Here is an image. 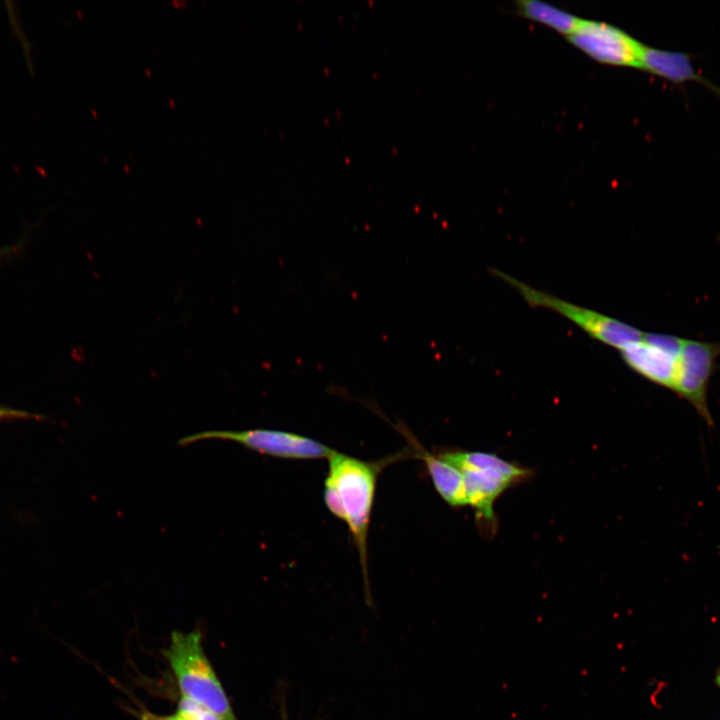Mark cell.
Instances as JSON below:
<instances>
[{
  "label": "cell",
  "instance_id": "6da1fadb",
  "mask_svg": "<svg viewBox=\"0 0 720 720\" xmlns=\"http://www.w3.org/2000/svg\"><path fill=\"white\" fill-rule=\"evenodd\" d=\"M383 463L368 462L338 451L328 458L324 501L328 510L344 521L358 549L367 583V540L377 476Z\"/></svg>",
  "mask_w": 720,
  "mask_h": 720
},
{
  "label": "cell",
  "instance_id": "7a4b0ae2",
  "mask_svg": "<svg viewBox=\"0 0 720 720\" xmlns=\"http://www.w3.org/2000/svg\"><path fill=\"white\" fill-rule=\"evenodd\" d=\"M438 454L462 472L468 505L480 525L492 532L497 525L494 504L498 497L532 475L529 468L490 452L443 449Z\"/></svg>",
  "mask_w": 720,
  "mask_h": 720
},
{
  "label": "cell",
  "instance_id": "3957f363",
  "mask_svg": "<svg viewBox=\"0 0 720 720\" xmlns=\"http://www.w3.org/2000/svg\"><path fill=\"white\" fill-rule=\"evenodd\" d=\"M182 696L203 706L220 720H237L227 695L205 655L198 631H174L164 651Z\"/></svg>",
  "mask_w": 720,
  "mask_h": 720
},
{
  "label": "cell",
  "instance_id": "277c9868",
  "mask_svg": "<svg viewBox=\"0 0 720 720\" xmlns=\"http://www.w3.org/2000/svg\"><path fill=\"white\" fill-rule=\"evenodd\" d=\"M495 274L513 287L529 305L562 315L592 338L618 351L641 340L644 335L636 327L534 289L504 272L495 271Z\"/></svg>",
  "mask_w": 720,
  "mask_h": 720
},
{
  "label": "cell",
  "instance_id": "5b68a950",
  "mask_svg": "<svg viewBox=\"0 0 720 720\" xmlns=\"http://www.w3.org/2000/svg\"><path fill=\"white\" fill-rule=\"evenodd\" d=\"M216 439L236 442L260 454L283 459H328L334 451L329 446L300 434L259 428L241 431H202L179 439L178 445L185 446L198 441Z\"/></svg>",
  "mask_w": 720,
  "mask_h": 720
},
{
  "label": "cell",
  "instance_id": "8992f818",
  "mask_svg": "<svg viewBox=\"0 0 720 720\" xmlns=\"http://www.w3.org/2000/svg\"><path fill=\"white\" fill-rule=\"evenodd\" d=\"M720 342L685 339L677 358L674 392L697 410L708 425L713 424L707 403L710 380L718 369Z\"/></svg>",
  "mask_w": 720,
  "mask_h": 720
},
{
  "label": "cell",
  "instance_id": "52a82bcc",
  "mask_svg": "<svg viewBox=\"0 0 720 720\" xmlns=\"http://www.w3.org/2000/svg\"><path fill=\"white\" fill-rule=\"evenodd\" d=\"M567 39L593 60L639 68L644 46L625 31L604 22L580 20Z\"/></svg>",
  "mask_w": 720,
  "mask_h": 720
},
{
  "label": "cell",
  "instance_id": "ba28073f",
  "mask_svg": "<svg viewBox=\"0 0 720 720\" xmlns=\"http://www.w3.org/2000/svg\"><path fill=\"white\" fill-rule=\"evenodd\" d=\"M683 341L684 338L674 335L644 333L641 340L619 352L626 365L637 374L674 392L677 358Z\"/></svg>",
  "mask_w": 720,
  "mask_h": 720
},
{
  "label": "cell",
  "instance_id": "9c48e42d",
  "mask_svg": "<svg viewBox=\"0 0 720 720\" xmlns=\"http://www.w3.org/2000/svg\"><path fill=\"white\" fill-rule=\"evenodd\" d=\"M397 429L410 443L417 457L424 462L440 497L454 508L468 505L462 472L438 453L426 450L403 424H398Z\"/></svg>",
  "mask_w": 720,
  "mask_h": 720
},
{
  "label": "cell",
  "instance_id": "30bf717a",
  "mask_svg": "<svg viewBox=\"0 0 720 720\" xmlns=\"http://www.w3.org/2000/svg\"><path fill=\"white\" fill-rule=\"evenodd\" d=\"M639 68L672 83L697 81L720 95V89L696 72L690 56L685 53L644 46Z\"/></svg>",
  "mask_w": 720,
  "mask_h": 720
},
{
  "label": "cell",
  "instance_id": "8fae6325",
  "mask_svg": "<svg viewBox=\"0 0 720 720\" xmlns=\"http://www.w3.org/2000/svg\"><path fill=\"white\" fill-rule=\"evenodd\" d=\"M520 14L551 29L569 36L580 20L576 16L540 1L525 0L517 3Z\"/></svg>",
  "mask_w": 720,
  "mask_h": 720
},
{
  "label": "cell",
  "instance_id": "7c38bea8",
  "mask_svg": "<svg viewBox=\"0 0 720 720\" xmlns=\"http://www.w3.org/2000/svg\"><path fill=\"white\" fill-rule=\"evenodd\" d=\"M176 714L181 720H220L211 711L185 697L180 700Z\"/></svg>",
  "mask_w": 720,
  "mask_h": 720
},
{
  "label": "cell",
  "instance_id": "4fadbf2b",
  "mask_svg": "<svg viewBox=\"0 0 720 720\" xmlns=\"http://www.w3.org/2000/svg\"><path fill=\"white\" fill-rule=\"evenodd\" d=\"M140 720H181L179 716L175 713L174 715L170 716H162V715H156L149 711H142L139 714Z\"/></svg>",
  "mask_w": 720,
  "mask_h": 720
},
{
  "label": "cell",
  "instance_id": "5bb4252c",
  "mask_svg": "<svg viewBox=\"0 0 720 720\" xmlns=\"http://www.w3.org/2000/svg\"><path fill=\"white\" fill-rule=\"evenodd\" d=\"M28 414L20 411V410H14L10 408L0 407V418H9V417H26Z\"/></svg>",
  "mask_w": 720,
  "mask_h": 720
},
{
  "label": "cell",
  "instance_id": "9a60e30c",
  "mask_svg": "<svg viewBox=\"0 0 720 720\" xmlns=\"http://www.w3.org/2000/svg\"><path fill=\"white\" fill-rule=\"evenodd\" d=\"M717 680H718V683H719V685H720V673H719V675H718Z\"/></svg>",
  "mask_w": 720,
  "mask_h": 720
}]
</instances>
